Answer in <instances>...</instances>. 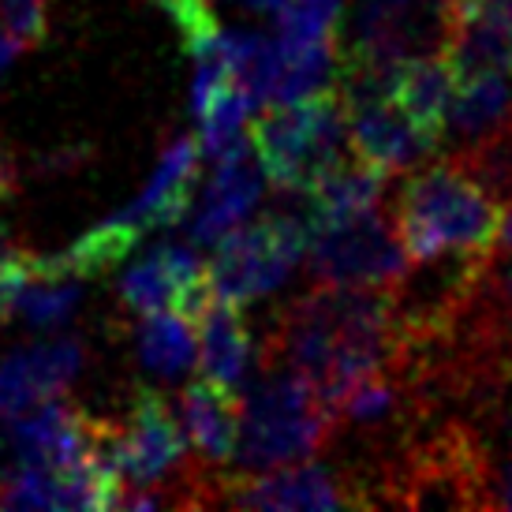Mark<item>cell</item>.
Segmentation results:
<instances>
[{
    "label": "cell",
    "mask_w": 512,
    "mask_h": 512,
    "mask_svg": "<svg viewBox=\"0 0 512 512\" xmlns=\"http://www.w3.org/2000/svg\"><path fill=\"white\" fill-rule=\"evenodd\" d=\"M389 172L374 169L367 161H348L344 157L337 169H329L314 187H307V221L318 225H341L359 214L378 210Z\"/></svg>",
    "instance_id": "18"
},
{
    "label": "cell",
    "mask_w": 512,
    "mask_h": 512,
    "mask_svg": "<svg viewBox=\"0 0 512 512\" xmlns=\"http://www.w3.org/2000/svg\"><path fill=\"white\" fill-rule=\"evenodd\" d=\"M494 501H498V509H512V456H509V464H505V471L494 475Z\"/></svg>",
    "instance_id": "28"
},
{
    "label": "cell",
    "mask_w": 512,
    "mask_h": 512,
    "mask_svg": "<svg viewBox=\"0 0 512 512\" xmlns=\"http://www.w3.org/2000/svg\"><path fill=\"white\" fill-rule=\"evenodd\" d=\"M512 109V86L505 75H475L456 86L445 131H453L460 143H479L498 128Z\"/></svg>",
    "instance_id": "20"
},
{
    "label": "cell",
    "mask_w": 512,
    "mask_h": 512,
    "mask_svg": "<svg viewBox=\"0 0 512 512\" xmlns=\"http://www.w3.org/2000/svg\"><path fill=\"white\" fill-rule=\"evenodd\" d=\"M180 427L202 464H228L240 434V393L199 374L180 397Z\"/></svg>",
    "instance_id": "14"
},
{
    "label": "cell",
    "mask_w": 512,
    "mask_h": 512,
    "mask_svg": "<svg viewBox=\"0 0 512 512\" xmlns=\"http://www.w3.org/2000/svg\"><path fill=\"white\" fill-rule=\"evenodd\" d=\"M199 157V139L176 135L165 146V154L157 161L150 184L139 191V199L131 202L128 210H116V214L124 217L131 228H139L143 236L150 228L176 225L187 214V206H191V191H195V180H199Z\"/></svg>",
    "instance_id": "13"
},
{
    "label": "cell",
    "mask_w": 512,
    "mask_h": 512,
    "mask_svg": "<svg viewBox=\"0 0 512 512\" xmlns=\"http://www.w3.org/2000/svg\"><path fill=\"white\" fill-rule=\"evenodd\" d=\"M307 262L318 285L348 288H397L412 273V258L378 210L359 214L341 225L311 228Z\"/></svg>",
    "instance_id": "6"
},
{
    "label": "cell",
    "mask_w": 512,
    "mask_h": 512,
    "mask_svg": "<svg viewBox=\"0 0 512 512\" xmlns=\"http://www.w3.org/2000/svg\"><path fill=\"white\" fill-rule=\"evenodd\" d=\"M404 326L393 288L318 285L277 311L262 344V367H288L337 412L352 385L397 367Z\"/></svg>",
    "instance_id": "1"
},
{
    "label": "cell",
    "mask_w": 512,
    "mask_h": 512,
    "mask_svg": "<svg viewBox=\"0 0 512 512\" xmlns=\"http://www.w3.org/2000/svg\"><path fill=\"white\" fill-rule=\"evenodd\" d=\"M143 240L139 228H131L120 214L105 217L101 225L83 232L60 255H34V277H64V281H90L120 270V262Z\"/></svg>",
    "instance_id": "16"
},
{
    "label": "cell",
    "mask_w": 512,
    "mask_h": 512,
    "mask_svg": "<svg viewBox=\"0 0 512 512\" xmlns=\"http://www.w3.org/2000/svg\"><path fill=\"white\" fill-rule=\"evenodd\" d=\"M494 251L498 255H512V202L501 206V221H498V236H494Z\"/></svg>",
    "instance_id": "27"
},
{
    "label": "cell",
    "mask_w": 512,
    "mask_h": 512,
    "mask_svg": "<svg viewBox=\"0 0 512 512\" xmlns=\"http://www.w3.org/2000/svg\"><path fill=\"white\" fill-rule=\"evenodd\" d=\"M139 359L143 367L165 382L184 378L187 370L195 367L199 356V344L191 333V318L176 311H150L143 314V326H139Z\"/></svg>",
    "instance_id": "21"
},
{
    "label": "cell",
    "mask_w": 512,
    "mask_h": 512,
    "mask_svg": "<svg viewBox=\"0 0 512 512\" xmlns=\"http://www.w3.org/2000/svg\"><path fill=\"white\" fill-rule=\"evenodd\" d=\"M0 27L19 49H34L49 30V0H0Z\"/></svg>",
    "instance_id": "24"
},
{
    "label": "cell",
    "mask_w": 512,
    "mask_h": 512,
    "mask_svg": "<svg viewBox=\"0 0 512 512\" xmlns=\"http://www.w3.org/2000/svg\"><path fill=\"white\" fill-rule=\"evenodd\" d=\"M251 150L255 146L240 135L214 157L217 169L206 184L199 210L191 214V225H187V240L191 243L214 247L232 228H240L247 214L258 206V199H262V165Z\"/></svg>",
    "instance_id": "12"
},
{
    "label": "cell",
    "mask_w": 512,
    "mask_h": 512,
    "mask_svg": "<svg viewBox=\"0 0 512 512\" xmlns=\"http://www.w3.org/2000/svg\"><path fill=\"white\" fill-rule=\"evenodd\" d=\"M456 86H460V79H456L453 64L445 60V53L408 57L397 64L393 101L412 116L419 128L445 143V120H449Z\"/></svg>",
    "instance_id": "17"
},
{
    "label": "cell",
    "mask_w": 512,
    "mask_h": 512,
    "mask_svg": "<svg viewBox=\"0 0 512 512\" xmlns=\"http://www.w3.org/2000/svg\"><path fill=\"white\" fill-rule=\"evenodd\" d=\"M501 206L456 161L408 176L397 195V236L419 262L441 255H494Z\"/></svg>",
    "instance_id": "2"
},
{
    "label": "cell",
    "mask_w": 512,
    "mask_h": 512,
    "mask_svg": "<svg viewBox=\"0 0 512 512\" xmlns=\"http://www.w3.org/2000/svg\"><path fill=\"white\" fill-rule=\"evenodd\" d=\"M251 146L262 176L281 191H307L348 150V120L337 86H322L299 101H277L251 124Z\"/></svg>",
    "instance_id": "4"
},
{
    "label": "cell",
    "mask_w": 512,
    "mask_h": 512,
    "mask_svg": "<svg viewBox=\"0 0 512 512\" xmlns=\"http://www.w3.org/2000/svg\"><path fill=\"white\" fill-rule=\"evenodd\" d=\"M83 281H64V277H30V285L19 296V314L34 329H57L68 322L79 303Z\"/></svg>",
    "instance_id": "23"
},
{
    "label": "cell",
    "mask_w": 512,
    "mask_h": 512,
    "mask_svg": "<svg viewBox=\"0 0 512 512\" xmlns=\"http://www.w3.org/2000/svg\"><path fill=\"white\" fill-rule=\"evenodd\" d=\"M348 120V143L359 161L382 172L412 169L441 150V139L423 131L393 98H363L344 105Z\"/></svg>",
    "instance_id": "10"
},
{
    "label": "cell",
    "mask_w": 512,
    "mask_h": 512,
    "mask_svg": "<svg viewBox=\"0 0 512 512\" xmlns=\"http://www.w3.org/2000/svg\"><path fill=\"white\" fill-rule=\"evenodd\" d=\"M453 161L468 172L471 180L483 187L498 206L512 202V109L498 128L490 131V135H483L479 143L464 146Z\"/></svg>",
    "instance_id": "22"
},
{
    "label": "cell",
    "mask_w": 512,
    "mask_h": 512,
    "mask_svg": "<svg viewBox=\"0 0 512 512\" xmlns=\"http://www.w3.org/2000/svg\"><path fill=\"white\" fill-rule=\"evenodd\" d=\"M15 187H19V161H15V154L8 146L0 143V206L12 199Z\"/></svg>",
    "instance_id": "26"
},
{
    "label": "cell",
    "mask_w": 512,
    "mask_h": 512,
    "mask_svg": "<svg viewBox=\"0 0 512 512\" xmlns=\"http://www.w3.org/2000/svg\"><path fill=\"white\" fill-rule=\"evenodd\" d=\"M34 277V255L27 251H15L0 262V322H8L19 311V296Z\"/></svg>",
    "instance_id": "25"
},
{
    "label": "cell",
    "mask_w": 512,
    "mask_h": 512,
    "mask_svg": "<svg viewBox=\"0 0 512 512\" xmlns=\"http://www.w3.org/2000/svg\"><path fill=\"white\" fill-rule=\"evenodd\" d=\"M236 4H243L247 12H258V15H273L277 19V12L285 8L288 0H236Z\"/></svg>",
    "instance_id": "29"
},
{
    "label": "cell",
    "mask_w": 512,
    "mask_h": 512,
    "mask_svg": "<svg viewBox=\"0 0 512 512\" xmlns=\"http://www.w3.org/2000/svg\"><path fill=\"white\" fill-rule=\"evenodd\" d=\"M337 412L288 367H266L240 393L236 464L243 471H270L314 460L333 438Z\"/></svg>",
    "instance_id": "3"
},
{
    "label": "cell",
    "mask_w": 512,
    "mask_h": 512,
    "mask_svg": "<svg viewBox=\"0 0 512 512\" xmlns=\"http://www.w3.org/2000/svg\"><path fill=\"white\" fill-rule=\"evenodd\" d=\"M311 243V221L288 210L262 217L255 225L232 228L214 243L210 258V288L214 299L247 307L285 285Z\"/></svg>",
    "instance_id": "5"
},
{
    "label": "cell",
    "mask_w": 512,
    "mask_h": 512,
    "mask_svg": "<svg viewBox=\"0 0 512 512\" xmlns=\"http://www.w3.org/2000/svg\"><path fill=\"white\" fill-rule=\"evenodd\" d=\"M453 34L449 0H363L352 42L341 60L400 64L408 57L445 53Z\"/></svg>",
    "instance_id": "8"
},
{
    "label": "cell",
    "mask_w": 512,
    "mask_h": 512,
    "mask_svg": "<svg viewBox=\"0 0 512 512\" xmlns=\"http://www.w3.org/2000/svg\"><path fill=\"white\" fill-rule=\"evenodd\" d=\"M370 483H359L329 464H285L247 471L240 479L214 475L210 509H359L370 505Z\"/></svg>",
    "instance_id": "7"
},
{
    "label": "cell",
    "mask_w": 512,
    "mask_h": 512,
    "mask_svg": "<svg viewBox=\"0 0 512 512\" xmlns=\"http://www.w3.org/2000/svg\"><path fill=\"white\" fill-rule=\"evenodd\" d=\"M210 299H214L210 266L195 255V247H180V243L157 247L120 277V303L131 314L176 311L199 322Z\"/></svg>",
    "instance_id": "9"
},
{
    "label": "cell",
    "mask_w": 512,
    "mask_h": 512,
    "mask_svg": "<svg viewBox=\"0 0 512 512\" xmlns=\"http://www.w3.org/2000/svg\"><path fill=\"white\" fill-rule=\"evenodd\" d=\"M199 359L202 374L214 382L243 393L251 382V363H255V344L247 333V322L236 303L210 299V307L199 314Z\"/></svg>",
    "instance_id": "15"
},
{
    "label": "cell",
    "mask_w": 512,
    "mask_h": 512,
    "mask_svg": "<svg viewBox=\"0 0 512 512\" xmlns=\"http://www.w3.org/2000/svg\"><path fill=\"white\" fill-rule=\"evenodd\" d=\"M83 370V341L53 337V341L23 344L0 359V423L30 412L34 404L64 397V389Z\"/></svg>",
    "instance_id": "11"
},
{
    "label": "cell",
    "mask_w": 512,
    "mask_h": 512,
    "mask_svg": "<svg viewBox=\"0 0 512 512\" xmlns=\"http://www.w3.org/2000/svg\"><path fill=\"white\" fill-rule=\"evenodd\" d=\"M445 60L460 83L475 75H512V19L494 12L453 15Z\"/></svg>",
    "instance_id": "19"
}]
</instances>
